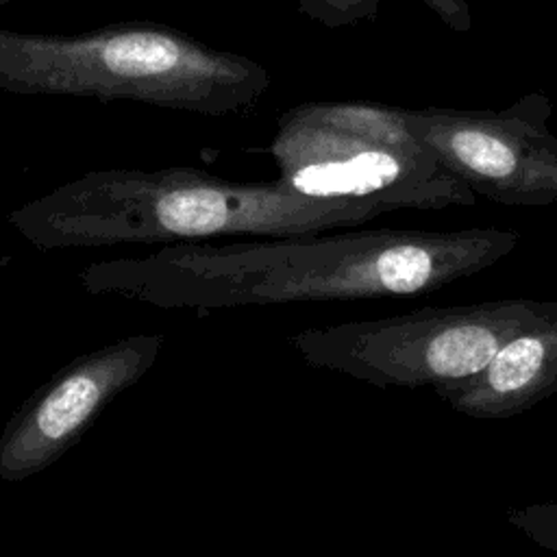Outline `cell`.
Masks as SVG:
<instances>
[{"instance_id":"cell-1","label":"cell","mask_w":557,"mask_h":557,"mask_svg":"<svg viewBox=\"0 0 557 557\" xmlns=\"http://www.w3.org/2000/svg\"><path fill=\"white\" fill-rule=\"evenodd\" d=\"M516 244V233L483 226L205 239L94 261L78 272V283L91 296L200 313L416 296L485 270Z\"/></svg>"},{"instance_id":"cell-2","label":"cell","mask_w":557,"mask_h":557,"mask_svg":"<svg viewBox=\"0 0 557 557\" xmlns=\"http://www.w3.org/2000/svg\"><path fill=\"white\" fill-rule=\"evenodd\" d=\"M376 215L370 205L311 198L278 178L239 183L196 168H109L15 207L7 220L37 250H65L305 235Z\"/></svg>"},{"instance_id":"cell-3","label":"cell","mask_w":557,"mask_h":557,"mask_svg":"<svg viewBox=\"0 0 557 557\" xmlns=\"http://www.w3.org/2000/svg\"><path fill=\"white\" fill-rule=\"evenodd\" d=\"M268 87L261 63L161 24H115L78 35L0 28V89L11 94L226 115L255 107Z\"/></svg>"},{"instance_id":"cell-4","label":"cell","mask_w":557,"mask_h":557,"mask_svg":"<svg viewBox=\"0 0 557 557\" xmlns=\"http://www.w3.org/2000/svg\"><path fill=\"white\" fill-rule=\"evenodd\" d=\"M278 181L298 194L379 209H448L476 202L409 128L400 107L305 102L287 109L270 141Z\"/></svg>"},{"instance_id":"cell-5","label":"cell","mask_w":557,"mask_h":557,"mask_svg":"<svg viewBox=\"0 0 557 557\" xmlns=\"http://www.w3.org/2000/svg\"><path fill=\"white\" fill-rule=\"evenodd\" d=\"M555 300L507 298L424 307L379 320L302 329L292 348L313 368L379 387H442L483 370L516 335L553 315Z\"/></svg>"},{"instance_id":"cell-6","label":"cell","mask_w":557,"mask_h":557,"mask_svg":"<svg viewBox=\"0 0 557 557\" xmlns=\"http://www.w3.org/2000/svg\"><path fill=\"white\" fill-rule=\"evenodd\" d=\"M403 111L411 133L474 196L507 207L557 205V135L548 128L546 94H527L500 111Z\"/></svg>"},{"instance_id":"cell-7","label":"cell","mask_w":557,"mask_h":557,"mask_svg":"<svg viewBox=\"0 0 557 557\" xmlns=\"http://www.w3.org/2000/svg\"><path fill=\"white\" fill-rule=\"evenodd\" d=\"M163 344V333H137L61 366L7 420L0 433V481L20 483L59 461L154 366Z\"/></svg>"},{"instance_id":"cell-8","label":"cell","mask_w":557,"mask_h":557,"mask_svg":"<svg viewBox=\"0 0 557 557\" xmlns=\"http://www.w3.org/2000/svg\"><path fill=\"white\" fill-rule=\"evenodd\" d=\"M470 418H507L557 392V307L548 320L509 339L476 374L435 389Z\"/></svg>"},{"instance_id":"cell-9","label":"cell","mask_w":557,"mask_h":557,"mask_svg":"<svg viewBox=\"0 0 557 557\" xmlns=\"http://www.w3.org/2000/svg\"><path fill=\"white\" fill-rule=\"evenodd\" d=\"M440 22L455 30L468 33L472 28V13L466 0H422ZM381 0H298L300 13L329 28L350 26L363 20H374Z\"/></svg>"},{"instance_id":"cell-10","label":"cell","mask_w":557,"mask_h":557,"mask_svg":"<svg viewBox=\"0 0 557 557\" xmlns=\"http://www.w3.org/2000/svg\"><path fill=\"white\" fill-rule=\"evenodd\" d=\"M2 2H7V0H0V4H2Z\"/></svg>"}]
</instances>
